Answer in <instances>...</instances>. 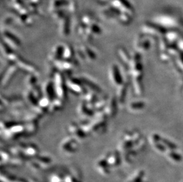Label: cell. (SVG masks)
Returning a JSON list of instances; mask_svg holds the SVG:
<instances>
[{
	"label": "cell",
	"mask_w": 183,
	"mask_h": 182,
	"mask_svg": "<svg viewBox=\"0 0 183 182\" xmlns=\"http://www.w3.org/2000/svg\"><path fill=\"white\" fill-rule=\"evenodd\" d=\"M54 85L55 88V91L56 95L58 98L62 101L66 99V86L63 81V78L61 76V74L59 72H56L54 75Z\"/></svg>",
	"instance_id": "1"
},
{
	"label": "cell",
	"mask_w": 183,
	"mask_h": 182,
	"mask_svg": "<svg viewBox=\"0 0 183 182\" xmlns=\"http://www.w3.org/2000/svg\"><path fill=\"white\" fill-rule=\"evenodd\" d=\"M77 140L75 138H67L63 140L61 144V151L65 154H71L75 153L78 148Z\"/></svg>",
	"instance_id": "2"
},
{
	"label": "cell",
	"mask_w": 183,
	"mask_h": 182,
	"mask_svg": "<svg viewBox=\"0 0 183 182\" xmlns=\"http://www.w3.org/2000/svg\"><path fill=\"white\" fill-rule=\"evenodd\" d=\"M2 40L12 49H17L21 45L20 40L11 32L6 30H5L4 33H2Z\"/></svg>",
	"instance_id": "3"
},
{
	"label": "cell",
	"mask_w": 183,
	"mask_h": 182,
	"mask_svg": "<svg viewBox=\"0 0 183 182\" xmlns=\"http://www.w3.org/2000/svg\"><path fill=\"white\" fill-rule=\"evenodd\" d=\"M66 85L69 88V89L75 94L80 95L81 94H84L86 93L84 91L86 87H84V84L81 79H71L68 81Z\"/></svg>",
	"instance_id": "4"
},
{
	"label": "cell",
	"mask_w": 183,
	"mask_h": 182,
	"mask_svg": "<svg viewBox=\"0 0 183 182\" xmlns=\"http://www.w3.org/2000/svg\"><path fill=\"white\" fill-rule=\"evenodd\" d=\"M42 93L44 94L45 97L48 98L50 101L55 99L56 93L55 91L54 82L51 81H46L43 85Z\"/></svg>",
	"instance_id": "5"
},
{
	"label": "cell",
	"mask_w": 183,
	"mask_h": 182,
	"mask_svg": "<svg viewBox=\"0 0 183 182\" xmlns=\"http://www.w3.org/2000/svg\"><path fill=\"white\" fill-rule=\"evenodd\" d=\"M63 51H64V46L58 45L55 46L53 49H52L51 53L50 55V59L51 61H61L63 58Z\"/></svg>",
	"instance_id": "6"
},
{
	"label": "cell",
	"mask_w": 183,
	"mask_h": 182,
	"mask_svg": "<svg viewBox=\"0 0 183 182\" xmlns=\"http://www.w3.org/2000/svg\"><path fill=\"white\" fill-rule=\"evenodd\" d=\"M68 131L71 134H73L75 138H83L87 135L82 129L81 127H79L75 124H71L68 127Z\"/></svg>",
	"instance_id": "7"
},
{
	"label": "cell",
	"mask_w": 183,
	"mask_h": 182,
	"mask_svg": "<svg viewBox=\"0 0 183 182\" xmlns=\"http://www.w3.org/2000/svg\"><path fill=\"white\" fill-rule=\"evenodd\" d=\"M59 31L62 36H67L69 33V18L68 15L59 21Z\"/></svg>",
	"instance_id": "8"
},
{
	"label": "cell",
	"mask_w": 183,
	"mask_h": 182,
	"mask_svg": "<svg viewBox=\"0 0 183 182\" xmlns=\"http://www.w3.org/2000/svg\"><path fill=\"white\" fill-rule=\"evenodd\" d=\"M81 81L83 82V84L87 86L86 87H88L90 88L91 91L94 92L95 93H98L100 94L101 92V89L99 86H98L96 82H94L92 81L90 79L88 78L86 76H83L80 78Z\"/></svg>",
	"instance_id": "9"
},
{
	"label": "cell",
	"mask_w": 183,
	"mask_h": 182,
	"mask_svg": "<svg viewBox=\"0 0 183 182\" xmlns=\"http://www.w3.org/2000/svg\"><path fill=\"white\" fill-rule=\"evenodd\" d=\"M17 70V68L14 65L10 67V68L5 72L6 73L4 74V79L1 80V86H5L7 85L9 81L12 79L15 73H16Z\"/></svg>",
	"instance_id": "10"
},
{
	"label": "cell",
	"mask_w": 183,
	"mask_h": 182,
	"mask_svg": "<svg viewBox=\"0 0 183 182\" xmlns=\"http://www.w3.org/2000/svg\"><path fill=\"white\" fill-rule=\"evenodd\" d=\"M69 1L67 0H52L50 3L49 10L53 12L58 9L61 8L62 5H67Z\"/></svg>",
	"instance_id": "11"
},
{
	"label": "cell",
	"mask_w": 183,
	"mask_h": 182,
	"mask_svg": "<svg viewBox=\"0 0 183 182\" xmlns=\"http://www.w3.org/2000/svg\"><path fill=\"white\" fill-rule=\"evenodd\" d=\"M73 51L69 45L64 46V51L62 59L65 61H73Z\"/></svg>",
	"instance_id": "12"
},
{
	"label": "cell",
	"mask_w": 183,
	"mask_h": 182,
	"mask_svg": "<svg viewBox=\"0 0 183 182\" xmlns=\"http://www.w3.org/2000/svg\"><path fill=\"white\" fill-rule=\"evenodd\" d=\"M25 154H28L29 156H35L38 152V150L34 145L28 146L25 148Z\"/></svg>",
	"instance_id": "13"
},
{
	"label": "cell",
	"mask_w": 183,
	"mask_h": 182,
	"mask_svg": "<svg viewBox=\"0 0 183 182\" xmlns=\"http://www.w3.org/2000/svg\"><path fill=\"white\" fill-rule=\"evenodd\" d=\"M66 7H67V9H66L67 13L73 14V12H76V2L74 1H69Z\"/></svg>",
	"instance_id": "14"
},
{
	"label": "cell",
	"mask_w": 183,
	"mask_h": 182,
	"mask_svg": "<svg viewBox=\"0 0 183 182\" xmlns=\"http://www.w3.org/2000/svg\"><path fill=\"white\" fill-rule=\"evenodd\" d=\"M37 78L36 77H35V74H31V76L27 79V85L31 86H34L36 84Z\"/></svg>",
	"instance_id": "15"
},
{
	"label": "cell",
	"mask_w": 183,
	"mask_h": 182,
	"mask_svg": "<svg viewBox=\"0 0 183 182\" xmlns=\"http://www.w3.org/2000/svg\"><path fill=\"white\" fill-rule=\"evenodd\" d=\"M101 2H107L109 0H99Z\"/></svg>",
	"instance_id": "16"
}]
</instances>
